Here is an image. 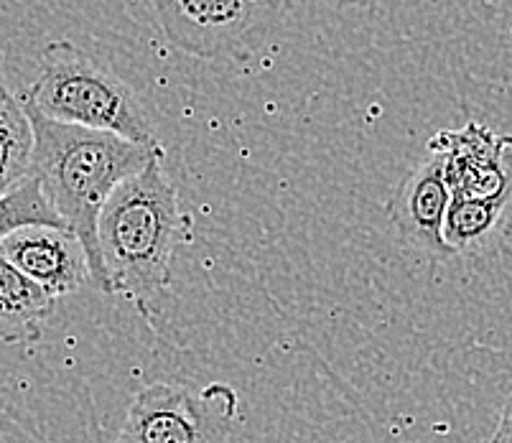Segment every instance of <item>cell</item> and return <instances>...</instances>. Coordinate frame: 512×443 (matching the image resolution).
Here are the masks:
<instances>
[{
  "mask_svg": "<svg viewBox=\"0 0 512 443\" xmlns=\"http://www.w3.org/2000/svg\"><path fill=\"white\" fill-rule=\"evenodd\" d=\"M34 125V176L64 225L82 240L92 270V286L107 293L97 219L113 191L133 174L164 158L161 143H138L110 130L59 123L23 100Z\"/></svg>",
  "mask_w": 512,
  "mask_h": 443,
  "instance_id": "6da1fadb",
  "label": "cell"
},
{
  "mask_svg": "<svg viewBox=\"0 0 512 443\" xmlns=\"http://www.w3.org/2000/svg\"><path fill=\"white\" fill-rule=\"evenodd\" d=\"M189 232L164 158L125 179L97 219L107 296H125L143 316L169 286L171 260Z\"/></svg>",
  "mask_w": 512,
  "mask_h": 443,
  "instance_id": "7a4b0ae2",
  "label": "cell"
},
{
  "mask_svg": "<svg viewBox=\"0 0 512 443\" xmlns=\"http://www.w3.org/2000/svg\"><path fill=\"white\" fill-rule=\"evenodd\" d=\"M23 100L59 123L110 130L130 141L158 146L133 90L72 41H51L41 51V72Z\"/></svg>",
  "mask_w": 512,
  "mask_h": 443,
  "instance_id": "3957f363",
  "label": "cell"
},
{
  "mask_svg": "<svg viewBox=\"0 0 512 443\" xmlns=\"http://www.w3.org/2000/svg\"><path fill=\"white\" fill-rule=\"evenodd\" d=\"M286 0H153L166 41L207 62H248L278 34Z\"/></svg>",
  "mask_w": 512,
  "mask_h": 443,
  "instance_id": "277c9868",
  "label": "cell"
},
{
  "mask_svg": "<svg viewBox=\"0 0 512 443\" xmlns=\"http://www.w3.org/2000/svg\"><path fill=\"white\" fill-rule=\"evenodd\" d=\"M240 398L225 382L143 387L130 403L118 443H227Z\"/></svg>",
  "mask_w": 512,
  "mask_h": 443,
  "instance_id": "5b68a950",
  "label": "cell"
},
{
  "mask_svg": "<svg viewBox=\"0 0 512 443\" xmlns=\"http://www.w3.org/2000/svg\"><path fill=\"white\" fill-rule=\"evenodd\" d=\"M428 151L444 156L451 194L487 202H512V135H500L482 123L439 130Z\"/></svg>",
  "mask_w": 512,
  "mask_h": 443,
  "instance_id": "8992f818",
  "label": "cell"
},
{
  "mask_svg": "<svg viewBox=\"0 0 512 443\" xmlns=\"http://www.w3.org/2000/svg\"><path fill=\"white\" fill-rule=\"evenodd\" d=\"M0 255L54 298L92 286L87 250L69 227L26 225L0 240Z\"/></svg>",
  "mask_w": 512,
  "mask_h": 443,
  "instance_id": "52a82bcc",
  "label": "cell"
},
{
  "mask_svg": "<svg viewBox=\"0 0 512 443\" xmlns=\"http://www.w3.org/2000/svg\"><path fill=\"white\" fill-rule=\"evenodd\" d=\"M451 186L446 181L444 156L428 151V158L403 179L390 202V219L400 237L423 253L449 255L444 240V222L451 204Z\"/></svg>",
  "mask_w": 512,
  "mask_h": 443,
  "instance_id": "ba28073f",
  "label": "cell"
},
{
  "mask_svg": "<svg viewBox=\"0 0 512 443\" xmlns=\"http://www.w3.org/2000/svg\"><path fill=\"white\" fill-rule=\"evenodd\" d=\"M54 301L41 283L0 255V342H39L44 324L54 314Z\"/></svg>",
  "mask_w": 512,
  "mask_h": 443,
  "instance_id": "9c48e42d",
  "label": "cell"
},
{
  "mask_svg": "<svg viewBox=\"0 0 512 443\" xmlns=\"http://www.w3.org/2000/svg\"><path fill=\"white\" fill-rule=\"evenodd\" d=\"M34 125L21 97H0V197L34 174Z\"/></svg>",
  "mask_w": 512,
  "mask_h": 443,
  "instance_id": "30bf717a",
  "label": "cell"
},
{
  "mask_svg": "<svg viewBox=\"0 0 512 443\" xmlns=\"http://www.w3.org/2000/svg\"><path fill=\"white\" fill-rule=\"evenodd\" d=\"M507 207L510 204L456 197L454 194L444 222V240L451 247V253H467L482 240H487L495 232L497 222Z\"/></svg>",
  "mask_w": 512,
  "mask_h": 443,
  "instance_id": "8fae6325",
  "label": "cell"
},
{
  "mask_svg": "<svg viewBox=\"0 0 512 443\" xmlns=\"http://www.w3.org/2000/svg\"><path fill=\"white\" fill-rule=\"evenodd\" d=\"M26 225L67 227L57 209L46 199L41 181L34 174L0 197V240Z\"/></svg>",
  "mask_w": 512,
  "mask_h": 443,
  "instance_id": "7c38bea8",
  "label": "cell"
},
{
  "mask_svg": "<svg viewBox=\"0 0 512 443\" xmlns=\"http://www.w3.org/2000/svg\"><path fill=\"white\" fill-rule=\"evenodd\" d=\"M490 443H512V393L507 398L505 408H502L500 423H497V431L492 433Z\"/></svg>",
  "mask_w": 512,
  "mask_h": 443,
  "instance_id": "4fadbf2b",
  "label": "cell"
},
{
  "mask_svg": "<svg viewBox=\"0 0 512 443\" xmlns=\"http://www.w3.org/2000/svg\"><path fill=\"white\" fill-rule=\"evenodd\" d=\"M316 3H324L329 8H337V11H344V8H372L375 0H316Z\"/></svg>",
  "mask_w": 512,
  "mask_h": 443,
  "instance_id": "5bb4252c",
  "label": "cell"
},
{
  "mask_svg": "<svg viewBox=\"0 0 512 443\" xmlns=\"http://www.w3.org/2000/svg\"><path fill=\"white\" fill-rule=\"evenodd\" d=\"M8 87H6V74H3V57H0V97L8 95Z\"/></svg>",
  "mask_w": 512,
  "mask_h": 443,
  "instance_id": "9a60e30c",
  "label": "cell"
}]
</instances>
